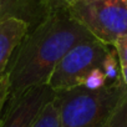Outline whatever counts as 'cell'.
I'll use <instances>...</instances> for the list:
<instances>
[{
	"instance_id": "cell-1",
	"label": "cell",
	"mask_w": 127,
	"mask_h": 127,
	"mask_svg": "<svg viewBox=\"0 0 127 127\" xmlns=\"http://www.w3.org/2000/svg\"><path fill=\"white\" fill-rule=\"evenodd\" d=\"M94 36L67 10H57L30 30L14 51L5 75L6 103L16 101L28 90L47 85L55 66L76 44Z\"/></svg>"
},
{
	"instance_id": "cell-2",
	"label": "cell",
	"mask_w": 127,
	"mask_h": 127,
	"mask_svg": "<svg viewBox=\"0 0 127 127\" xmlns=\"http://www.w3.org/2000/svg\"><path fill=\"white\" fill-rule=\"evenodd\" d=\"M126 94L122 79L98 90L77 86L56 92L60 127H105Z\"/></svg>"
},
{
	"instance_id": "cell-3",
	"label": "cell",
	"mask_w": 127,
	"mask_h": 127,
	"mask_svg": "<svg viewBox=\"0 0 127 127\" xmlns=\"http://www.w3.org/2000/svg\"><path fill=\"white\" fill-rule=\"evenodd\" d=\"M67 13L95 39L113 46L127 34V0H75Z\"/></svg>"
},
{
	"instance_id": "cell-4",
	"label": "cell",
	"mask_w": 127,
	"mask_h": 127,
	"mask_svg": "<svg viewBox=\"0 0 127 127\" xmlns=\"http://www.w3.org/2000/svg\"><path fill=\"white\" fill-rule=\"evenodd\" d=\"M110 47L95 37L76 44L55 66L47 85L55 92L81 86L92 70L102 66Z\"/></svg>"
},
{
	"instance_id": "cell-5",
	"label": "cell",
	"mask_w": 127,
	"mask_h": 127,
	"mask_svg": "<svg viewBox=\"0 0 127 127\" xmlns=\"http://www.w3.org/2000/svg\"><path fill=\"white\" fill-rule=\"evenodd\" d=\"M56 92L49 85H40L28 90L16 101L5 103L4 115L0 116V127H32L40 112Z\"/></svg>"
},
{
	"instance_id": "cell-6",
	"label": "cell",
	"mask_w": 127,
	"mask_h": 127,
	"mask_svg": "<svg viewBox=\"0 0 127 127\" xmlns=\"http://www.w3.org/2000/svg\"><path fill=\"white\" fill-rule=\"evenodd\" d=\"M28 32V24L20 19L8 18L0 21V86L5 79L14 51Z\"/></svg>"
},
{
	"instance_id": "cell-7",
	"label": "cell",
	"mask_w": 127,
	"mask_h": 127,
	"mask_svg": "<svg viewBox=\"0 0 127 127\" xmlns=\"http://www.w3.org/2000/svg\"><path fill=\"white\" fill-rule=\"evenodd\" d=\"M49 13L40 0H0V21L8 18H16L25 21L29 31L41 24Z\"/></svg>"
},
{
	"instance_id": "cell-8",
	"label": "cell",
	"mask_w": 127,
	"mask_h": 127,
	"mask_svg": "<svg viewBox=\"0 0 127 127\" xmlns=\"http://www.w3.org/2000/svg\"><path fill=\"white\" fill-rule=\"evenodd\" d=\"M101 69L107 79V84H112L122 79L121 77V64H120L117 52L113 46L110 47L107 55L105 56Z\"/></svg>"
},
{
	"instance_id": "cell-9",
	"label": "cell",
	"mask_w": 127,
	"mask_h": 127,
	"mask_svg": "<svg viewBox=\"0 0 127 127\" xmlns=\"http://www.w3.org/2000/svg\"><path fill=\"white\" fill-rule=\"evenodd\" d=\"M32 127H60L59 107L55 97L45 105Z\"/></svg>"
},
{
	"instance_id": "cell-10",
	"label": "cell",
	"mask_w": 127,
	"mask_h": 127,
	"mask_svg": "<svg viewBox=\"0 0 127 127\" xmlns=\"http://www.w3.org/2000/svg\"><path fill=\"white\" fill-rule=\"evenodd\" d=\"M105 127H127V94L123 96Z\"/></svg>"
},
{
	"instance_id": "cell-11",
	"label": "cell",
	"mask_w": 127,
	"mask_h": 127,
	"mask_svg": "<svg viewBox=\"0 0 127 127\" xmlns=\"http://www.w3.org/2000/svg\"><path fill=\"white\" fill-rule=\"evenodd\" d=\"M107 85V79L101 67L92 70L82 81V87L87 90H98Z\"/></svg>"
},
{
	"instance_id": "cell-12",
	"label": "cell",
	"mask_w": 127,
	"mask_h": 127,
	"mask_svg": "<svg viewBox=\"0 0 127 127\" xmlns=\"http://www.w3.org/2000/svg\"><path fill=\"white\" fill-rule=\"evenodd\" d=\"M113 47H115V50L117 52L121 67L127 66V34L122 35L121 37H118L117 41L115 42Z\"/></svg>"
},
{
	"instance_id": "cell-13",
	"label": "cell",
	"mask_w": 127,
	"mask_h": 127,
	"mask_svg": "<svg viewBox=\"0 0 127 127\" xmlns=\"http://www.w3.org/2000/svg\"><path fill=\"white\" fill-rule=\"evenodd\" d=\"M72 1L75 0H40V3L44 5L49 14L57 10H66Z\"/></svg>"
},
{
	"instance_id": "cell-14",
	"label": "cell",
	"mask_w": 127,
	"mask_h": 127,
	"mask_svg": "<svg viewBox=\"0 0 127 127\" xmlns=\"http://www.w3.org/2000/svg\"><path fill=\"white\" fill-rule=\"evenodd\" d=\"M6 100H8V89H6L5 81H3L1 86H0V116H1V112L5 107Z\"/></svg>"
},
{
	"instance_id": "cell-15",
	"label": "cell",
	"mask_w": 127,
	"mask_h": 127,
	"mask_svg": "<svg viewBox=\"0 0 127 127\" xmlns=\"http://www.w3.org/2000/svg\"><path fill=\"white\" fill-rule=\"evenodd\" d=\"M121 77H122L123 84H125V85H126V87H127V66L121 67Z\"/></svg>"
},
{
	"instance_id": "cell-16",
	"label": "cell",
	"mask_w": 127,
	"mask_h": 127,
	"mask_svg": "<svg viewBox=\"0 0 127 127\" xmlns=\"http://www.w3.org/2000/svg\"><path fill=\"white\" fill-rule=\"evenodd\" d=\"M0 126H1V118H0Z\"/></svg>"
}]
</instances>
